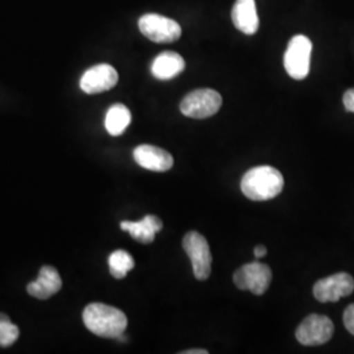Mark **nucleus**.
Wrapping results in <instances>:
<instances>
[{
	"instance_id": "9b49d317",
	"label": "nucleus",
	"mask_w": 354,
	"mask_h": 354,
	"mask_svg": "<svg viewBox=\"0 0 354 354\" xmlns=\"http://www.w3.org/2000/svg\"><path fill=\"white\" fill-rule=\"evenodd\" d=\"M133 155L137 165L152 172H167L174 167L172 155L156 146L140 145Z\"/></svg>"
},
{
	"instance_id": "a211bd4d",
	"label": "nucleus",
	"mask_w": 354,
	"mask_h": 354,
	"mask_svg": "<svg viewBox=\"0 0 354 354\" xmlns=\"http://www.w3.org/2000/svg\"><path fill=\"white\" fill-rule=\"evenodd\" d=\"M20 330L6 314H0V346H11L17 340Z\"/></svg>"
},
{
	"instance_id": "1a4fd4ad",
	"label": "nucleus",
	"mask_w": 354,
	"mask_h": 354,
	"mask_svg": "<svg viewBox=\"0 0 354 354\" xmlns=\"http://www.w3.org/2000/svg\"><path fill=\"white\" fill-rule=\"evenodd\" d=\"M354 291V279L348 273H336L319 279L314 285V295L319 302H337Z\"/></svg>"
},
{
	"instance_id": "20e7f679",
	"label": "nucleus",
	"mask_w": 354,
	"mask_h": 354,
	"mask_svg": "<svg viewBox=\"0 0 354 354\" xmlns=\"http://www.w3.org/2000/svg\"><path fill=\"white\" fill-rule=\"evenodd\" d=\"M222 106V96L210 88L196 89L188 93L180 104L181 113L190 118L203 120L209 118Z\"/></svg>"
},
{
	"instance_id": "412c9836",
	"label": "nucleus",
	"mask_w": 354,
	"mask_h": 354,
	"mask_svg": "<svg viewBox=\"0 0 354 354\" xmlns=\"http://www.w3.org/2000/svg\"><path fill=\"white\" fill-rule=\"evenodd\" d=\"M266 248L264 245H256V248H254V256L257 257V259H261V257H264L266 256Z\"/></svg>"
},
{
	"instance_id": "f257e3e1",
	"label": "nucleus",
	"mask_w": 354,
	"mask_h": 354,
	"mask_svg": "<svg viewBox=\"0 0 354 354\" xmlns=\"http://www.w3.org/2000/svg\"><path fill=\"white\" fill-rule=\"evenodd\" d=\"M241 188L243 194L252 201H268L283 189V176L274 167H254L241 178Z\"/></svg>"
},
{
	"instance_id": "dca6fc26",
	"label": "nucleus",
	"mask_w": 354,
	"mask_h": 354,
	"mask_svg": "<svg viewBox=\"0 0 354 354\" xmlns=\"http://www.w3.org/2000/svg\"><path fill=\"white\" fill-rule=\"evenodd\" d=\"M130 122L131 113L124 104H114L108 109L105 115V129L113 137L121 136L130 125Z\"/></svg>"
},
{
	"instance_id": "9d476101",
	"label": "nucleus",
	"mask_w": 354,
	"mask_h": 354,
	"mask_svg": "<svg viewBox=\"0 0 354 354\" xmlns=\"http://www.w3.org/2000/svg\"><path fill=\"white\" fill-rule=\"evenodd\" d=\"M118 74L113 66L102 64L88 68L80 77V89L88 95L102 93L115 87Z\"/></svg>"
},
{
	"instance_id": "ddd939ff",
	"label": "nucleus",
	"mask_w": 354,
	"mask_h": 354,
	"mask_svg": "<svg viewBox=\"0 0 354 354\" xmlns=\"http://www.w3.org/2000/svg\"><path fill=\"white\" fill-rule=\"evenodd\" d=\"M231 17L234 26L248 36L254 35L260 26L254 0H236L231 11Z\"/></svg>"
},
{
	"instance_id": "aec40b11",
	"label": "nucleus",
	"mask_w": 354,
	"mask_h": 354,
	"mask_svg": "<svg viewBox=\"0 0 354 354\" xmlns=\"http://www.w3.org/2000/svg\"><path fill=\"white\" fill-rule=\"evenodd\" d=\"M342 102H344L345 109H346L348 112H353L354 113V88L348 89V91L344 93Z\"/></svg>"
},
{
	"instance_id": "4468645a",
	"label": "nucleus",
	"mask_w": 354,
	"mask_h": 354,
	"mask_svg": "<svg viewBox=\"0 0 354 354\" xmlns=\"http://www.w3.org/2000/svg\"><path fill=\"white\" fill-rule=\"evenodd\" d=\"M121 228L129 232L133 239L140 241L142 244H150L155 239V235L162 231L163 222L160 218L155 215H146L138 222H121Z\"/></svg>"
},
{
	"instance_id": "2eb2a0df",
	"label": "nucleus",
	"mask_w": 354,
	"mask_h": 354,
	"mask_svg": "<svg viewBox=\"0 0 354 354\" xmlns=\"http://www.w3.org/2000/svg\"><path fill=\"white\" fill-rule=\"evenodd\" d=\"M185 68L184 58L175 51L159 54L151 64L152 75L159 80H169L180 75Z\"/></svg>"
},
{
	"instance_id": "39448f33",
	"label": "nucleus",
	"mask_w": 354,
	"mask_h": 354,
	"mask_svg": "<svg viewBox=\"0 0 354 354\" xmlns=\"http://www.w3.org/2000/svg\"><path fill=\"white\" fill-rule=\"evenodd\" d=\"M140 33L158 44H171L181 37V26L177 21L158 13L143 15L138 21Z\"/></svg>"
},
{
	"instance_id": "423d86ee",
	"label": "nucleus",
	"mask_w": 354,
	"mask_h": 354,
	"mask_svg": "<svg viewBox=\"0 0 354 354\" xmlns=\"http://www.w3.org/2000/svg\"><path fill=\"white\" fill-rule=\"evenodd\" d=\"M184 251L189 256L194 277L200 281L209 279L212 273V252L207 241L201 234L196 231H189L183 241Z\"/></svg>"
},
{
	"instance_id": "6ab92c4d",
	"label": "nucleus",
	"mask_w": 354,
	"mask_h": 354,
	"mask_svg": "<svg viewBox=\"0 0 354 354\" xmlns=\"http://www.w3.org/2000/svg\"><path fill=\"white\" fill-rule=\"evenodd\" d=\"M344 324L345 328L348 329L354 336V304H351L345 313H344Z\"/></svg>"
},
{
	"instance_id": "f8f14e48",
	"label": "nucleus",
	"mask_w": 354,
	"mask_h": 354,
	"mask_svg": "<svg viewBox=\"0 0 354 354\" xmlns=\"http://www.w3.org/2000/svg\"><path fill=\"white\" fill-rule=\"evenodd\" d=\"M62 289V279L58 270L53 266H42L35 282H30L26 288L28 292L37 299H48Z\"/></svg>"
},
{
	"instance_id": "0eeeda50",
	"label": "nucleus",
	"mask_w": 354,
	"mask_h": 354,
	"mask_svg": "<svg viewBox=\"0 0 354 354\" xmlns=\"http://www.w3.org/2000/svg\"><path fill=\"white\" fill-rule=\"evenodd\" d=\"M272 269L261 263H250L239 268L234 274L238 289L250 290L254 295H263L272 282Z\"/></svg>"
},
{
	"instance_id": "4be33fe9",
	"label": "nucleus",
	"mask_w": 354,
	"mask_h": 354,
	"mask_svg": "<svg viewBox=\"0 0 354 354\" xmlns=\"http://www.w3.org/2000/svg\"><path fill=\"white\" fill-rule=\"evenodd\" d=\"M207 351H203V349H189V351H185L183 352V354H207Z\"/></svg>"
},
{
	"instance_id": "7ed1b4c3",
	"label": "nucleus",
	"mask_w": 354,
	"mask_h": 354,
	"mask_svg": "<svg viewBox=\"0 0 354 354\" xmlns=\"http://www.w3.org/2000/svg\"><path fill=\"white\" fill-rule=\"evenodd\" d=\"M313 53V42L304 35L291 38L283 57L285 70L290 77L302 80L310 73V62Z\"/></svg>"
},
{
	"instance_id": "f03ea898",
	"label": "nucleus",
	"mask_w": 354,
	"mask_h": 354,
	"mask_svg": "<svg viewBox=\"0 0 354 354\" xmlns=\"http://www.w3.org/2000/svg\"><path fill=\"white\" fill-rule=\"evenodd\" d=\"M86 327L96 336L118 339L127 327V317L121 310L104 304H91L83 311Z\"/></svg>"
},
{
	"instance_id": "f3484780",
	"label": "nucleus",
	"mask_w": 354,
	"mask_h": 354,
	"mask_svg": "<svg viewBox=\"0 0 354 354\" xmlns=\"http://www.w3.org/2000/svg\"><path fill=\"white\" fill-rule=\"evenodd\" d=\"M108 264L111 274L117 279H125L127 273L136 266L131 254L124 250H117L111 253Z\"/></svg>"
},
{
	"instance_id": "6e6552de",
	"label": "nucleus",
	"mask_w": 354,
	"mask_h": 354,
	"mask_svg": "<svg viewBox=\"0 0 354 354\" xmlns=\"http://www.w3.org/2000/svg\"><path fill=\"white\" fill-rule=\"evenodd\" d=\"M333 323L329 317L313 314L304 319L297 328V340L302 345L317 346L328 342L333 335Z\"/></svg>"
}]
</instances>
